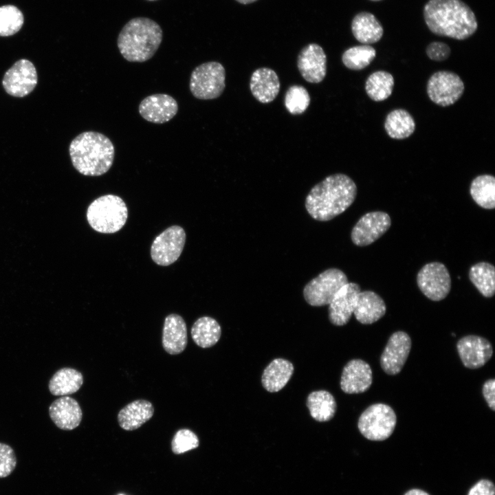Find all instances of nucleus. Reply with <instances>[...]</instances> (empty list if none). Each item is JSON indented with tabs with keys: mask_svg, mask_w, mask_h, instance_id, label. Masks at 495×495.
<instances>
[{
	"mask_svg": "<svg viewBox=\"0 0 495 495\" xmlns=\"http://www.w3.org/2000/svg\"><path fill=\"white\" fill-rule=\"evenodd\" d=\"M356 195L353 180L345 174L336 173L327 176L310 190L305 208L313 219L326 221L344 212Z\"/></svg>",
	"mask_w": 495,
	"mask_h": 495,
	"instance_id": "1",
	"label": "nucleus"
},
{
	"mask_svg": "<svg viewBox=\"0 0 495 495\" xmlns=\"http://www.w3.org/2000/svg\"><path fill=\"white\" fill-rule=\"evenodd\" d=\"M424 18L433 34L456 40L468 38L478 28L474 13L461 0H429Z\"/></svg>",
	"mask_w": 495,
	"mask_h": 495,
	"instance_id": "2",
	"label": "nucleus"
},
{
	"mask_svg": "<svg viewBox=\"0 0 495 495\" xmlns=\"http://www.w3.org/2000/svg\"><path fill=\"white\" fill-rule=\"evenodd\" d=\"M69 153L75 169L86 176H100L112 166L115 148L110 139L96 131H85L70 143Z\"/></svg>",
	"mask_w": 495,
	"mask_h": 495,
	"instance_id": "3",
	"label": "nucleus"
},
{
	"mask_svg": "<svg viewBox=\"0 0 495 495\" xmlns=\"http://www.w3.org/2000/svg\"><path fill=\"white\" fill-rule=\"evenodd\" d=\"M162 36V30L155 21L146 17H136L124 25L118 35L117 45L124 59L142 63L154 56Z\"/></svg>",
	"mask_w": 495,
	"mask_h": 495,
	"instance_id": "4",
	"label": "nucleus"
},
{
	"mask_svg": "<svg viewBox=\"0 0 495 495\" xmlns=\"http://www.w3.org/2000/svg\"><path fill=\"white\" fill-rule=\"evenodd\" d=\"M128 209L123 199L115 195H105L92 201L87 210V219L96 231L115 233L124 226Z\"/></svg>",
	"mask_w": 495,
	"mask_h": 495,
	"instance_id": "5",
	"label": "nucleus"
},
{
	"mask_svg": "<svg viewBox=\"0 0 495 495\" xmlns=\"http://www.w3.org/2000/svg\"><path fill=\"white\" fill-rule=\"evenodd\" d=\"M189 87L197 99L212 100L219 97L226 88L224 67L216 61L198 65L191 73Z\"/></svg>",
	"mask_w": 495,
	"mask_h": 495,
	"instance_id": "6",
	"label": "nucleus"
},
{
	"mask_svg": "<svg viewBox=\"0 0 495 495\" xmlns=\"http://www.w3.org/2000/svg\"><path fill=\"white\" fill-rule=\"evenodd\" d=\"M397 423L393 409L382 403L368 406L360 416L358 427L360 433L371 441H384L393 434Z\"/></svg>",
	"mask_w": 495,
	"mask_h": 495,
	"instance_id": "7",
	"label": "nucleus"
},
{
	"mask_svg": "<svg viewBox=\"0 0 495 495\" xmlns=\"http://www.w3.org/2000/svg\"><path fill=\"white\" fill-rule=\"evenodd\" d=\"M347 283L348 278L342 270L327 269L306 284L303 289L304 298L314 307L329 305L336 293Z\"/></svg>",
	"mask_w": 495,
	"mask_h": 495,
	"instance_id": "8",
	"label": "nucleus"
},
{
	"mask_svg": "<svg viewBox=\"0 0 495 495\" xmlns=\"http://www.w3.org/2000/svg\"><path fill=\"white\" fill-rule=\"evenodd\" d=\"M465 85L460 76L450 71H438L430 76L427 85L428 96L441 107L454 104L462 96Z\"/></svg>",
	"mask_w": 495,
	"mask_h": 495,
	"instance_id": "9",
	"label": "nucleus"
},
{
	"mask_svg": "<svg viewBox=\"0 0 495 495\" xmlns=\"http://www.w3.org/2000/svg\"><path fill=\"white\" fill-rule=\"evenodd\" d=\"M186 242V232L179 226H172L156 236L151 247V256L157 265L167 266L180 256Z\"/></svg>",
	"mask_w": 495,
	"mask_h": 495,
	"instance_id": "10",
	"label": "nucleus"
},
{
	"mask_svg": "<svg viewBox=\"0 0 495 495\" xmlns=\"http://www.w3.org/2000/svg\"><path fill=\"white\" fill-rule=\"evenodd\" d=\"M417 283L421 292L430 300L444 299L451 289V278L446 267L441 263L426 264L417 274Z\"/></svg>",
	"mask_w": 495,
	"mask_h": 495,
	"instance_id": "11",
	"label": "nucleus"
},
{
	"mask_svg": "<svg viewBox=\"0 0 495 495\" xmlns=\"http://www.w3.org/2000/svg\"><path fill=\"white\" fill-rule=\"evenodd\" d=\"M38 82V75L34 64L27 59H20L8 69L3 78L2 85L9 95L22 98L30 94Z\"/></svg>",
	"mask_w": 495,
	"mask_h": 495,
	"instance_id": "12",
	"label": "nucleus"
},
{
	"mask_svg": "<svg viewBox=\"0 0 495 495\" xmlns=\"http://www.w3.org/2000/svg\"><path fill=\"white\" fill-rule=\"evenodd\" d=\"M390 225L391 219L386 212L375 211L366 213L352 229V242L358 246L368 245L380 238Z\"/></svg>",
	"mask_w": 495,
	"mask_h": 495,
	"instance_id": "13",
	"label": "nucleus"
},
{
	"mask_svg": "<svg viewBox=\"0 0 495 495\" xmlns=\"http://www.w3.org/2000/svg\"><path fill=\"white\" fill-rule=\"evenodd\" d=\"M411 339L402 331L393 333L380 357V366L388 375L398 374L405 364L411 349Z\"/></svg>",
	"mask_w": 495,
	"mask_h": 495,
	"instance_id": "14",
	"label": "nucleus"
},
{
	"mask_svg": "<svg viewBox=\"0 0 495 495\" xmlns=\"http://www.w3.org/2000/svg\"><path fill=\"white\" fill-rule=\"evenodd\" d=\"M456 349L463 364L471 369H476L484 366L493 354V348L490 342L475 335L461 338L456 344Z\"/></svg>",
	"mask_w": 495,
	"mask_h": 495,
	"instance_id": "15",
	"label": "nucleus"
},
{
	"mask_svg": "<svg viewBox=\"0 0 495 495\" xmlns=\"http://www.w3.org/2000/svg\"><path fill=\"white\" fill-rule=\"evenodd\" d=\"M297 67L302 77L308 82L319 83L327 74V56L319 45L310 43L300 52Z\"/></svg>",
	"mask_w": 495,
	"mask_h": 495,
	"instance_id": "16",
	"label": "nucleus"
},
{
	"mask_svg": "<svg viewBox=\"0 0 495 495\" xmlns=\"http://www.w3.org/2000/svg\"><path fill=\"white\" fill-rule=\"evenodd\" d=\"M140 116L155 124L170 121L178 111L175 99L166 94H156L144 98L138 107Z\"/></svg>",
	"mask_w": 495,
	"mask_h": 495,
	"instance_id": "17",
	"label": "nucleus"
},
{
	"mask_svg": "<svg viewBox=\"0 0 495 495\" xmlns=\"http://www.w3.org/2000/svg\"><path fill=\"white\" fill-rule=\"evenodd\" d=\"M373 373L370 365L360 359H353L343 368L340 388L347 394L366 391L371 386Z\"/></svg>",
	"mask_w": 495,
	"mask_h": 495,
	"instance_id": "18",
	"label": "nucleus"
},
{
	"mask_svg": "<svg viewBox=\"0 0 495 495\" xmlns=\"http://www.w3.org/2000/svg\"><path fill=\"white\" fill-rule=\"evenodd\" d=\"M360 292L358 284L347 283L336 293L329 305V319L333 324L343 326L349 321Z\"/></svg>",
	"mask_w": 495,
	"mask_h": 495,
	"instance_id": "19",
	"label": "nucleus"
},
{
	"mask_svg": "<svg viewBox=\"0 0 495 495\" xmlns=\"http://www.w3.org/2000/svg\"><path fill=\"white\" fill-rule=\"evenodd\" d=\"M49 415L55 425L63 430H72L77 428L82 418L78 402L68 396L55 399L49 407Z\"/></svg>",
	"mask_w": 495,
	"mask_h": 495,
	"instance_id": "20",
	"label": "nucleus"
},
{
	"mask_svg": "<svg viewBox=\"0 0 495 495\" xmlns=\"http://www.w3.org/2000/svg\"><path fill=\"white\" fill-rule=\"evenodd\" d=\"M280 80L277 74L268 67L254 70L250 80V89L253 96L260 102H272L280 91Z\"/></svg>",
	"mask_w": 495,
	"mask_h": 495,
	"instance_id": "21",
	"label": "nucleus"
},
{
	"mask_svg": "<svg viewBox=\"0 0 495 495\" xmlns=\"http://www.w3.org/2000/svg\"><path fill=\"white\" fill-rule=\"evenodd\" d=\"M187 329L183 318L176 314L167 316L162 331V346L170 355L179 354L187 345Z\"/></svg>",
	"mask_w": 495,
	"mask_h": 495,
	"instance_id": "22",
	"label": "nucleus"
},
{
	"mask_svg": "<svg viewBox=\"0 0 495 495\" xmlns=\"http://www.w3.org/2000/svg\"><path fill=\"white\" fill-rule=\"evenodd\" d=\"M386 311L384 300L373 291L360 292L353 314L362 324H370L379 320Z\"/></svg>",
	"mask_w": 495,
	"mask_h": 495,
	"instance_id": "23",
	"label": "nucleus"
},
{
	"mask_svg": "<svg viewBox=\"0 0 495 495\" xmlns=\"http://www.w3.org/2000/svg\"><path fill=\"white\" fill-rule=\"evenodd\" d=\"M153 404L144 399L135 400L123 408L118 415L120 426L125 430H134L141 427L153 415Z\"/></svg>",
	"mask_w": 495,
	"mask_h": 495,
	"instance_id": "24",
	"label": "nucleus"
},
{
	"mask_svg": "<svg viewBox=\"0 0 495 495\" xmlns=\"http://www.w3.org/2000/svg\"><path fill=\"white\" fill-rule=\"evenodd\" d=\"M351 31L355 39L364 45L378 42L384 33L381 23L375 15L368 12H361L354 16Z\"/></svg>",
	"mask_w": 495,
	"mask_h": 495,
	"instance_id": "25",
	"label": "nucleus"
},
{
	"mask_svg": "<svg viewBox=\"0 0 495 495\" xmlns=\"http://www.w3.org/2000/svg\"><path fill=\"white\" fill-rule=\"evenodd\" d=\"M293 373L294 366L292 362L283 358L274 359L263 373L262 385L268 392H278L287 384Z\"/></svg>",
	"mask_w": 495,
	"mask_h": 495,
	"instance_id": "26",
	"label": "nucleus"
},
{
	"mask_svg": "<svg viewBox=\"0 0 495 495\" xmlns=\"http://www.w3.org/2000/svg\"><path fill=\"white\" fill-rule=\"evenodd\" d=\"M83 384L82 374L73 368L58 370L49 381V390L55 396H66L77 392Z\"/></svg>",
	"mask_w": 495,
	"mask_h": 495,
	"instance_id": "27",
	"label": "nucleus"
},
{
	"mask_svg": "<svg viewBox=\"0 0 495 495\" xmlns=\"http://www.w3.org/2000/svg\"><path fill=\"white\" fill-rule=\"evenodd\" d=\"M415 126L414 118L404 109H396L390 111L384 121L386 133L395 140H404L410 137L414 133Z\"/></svg>",
	"mask_w": 495,
	"mask_h": 495,
	"instance_id": "28",
	"label": "nucleus"
},
{
	"mask_svg": "<svg viewBox=\"0 0 495 495\" xmlns=\"http://www.w3.org/2000/svg\"><path fill=\"white\" fill-rule=\"evenodd\" d=\"M307 406L312 418L320 422L331 420L337 406L333 396L324 390L311 392L307 397Z\"/></svg>",
	"mask_w": 495,
	"mask_h": 495,
	"instance_id": "29",
	"label": "nucleus"
},
{
	"mask_svg": "<svg viewBox=\"0 0 495 495\" xmlns=\"http://www.w3.org/2000/svg\"><path fill=\"white\" fill-rule=\"evenodd\" d=\"M221 330L218 322L209 316L198 318L191 328V336L195 344L201 348L214 345L221 337Z\"/></svg>",
	"mask_w": 495,
	"mask_h": 495,
	"instance_id": "30",
	"label": "nucleus"
},
{
	"mask_svg": "<svg viewBox=\"0 0 495 495\" xmlns=\"http://www.w3.org/2000/svg\"><path fill=\"white\" fill-rule=\"evenodd\" d=\"M395 85L393 75L386 71H376L371 74L365 82L367 96L375 102L386 100L392 94Z\"/></svg>",
	"mask_w": 495,
	"mask_h": 495,
	"instance_id": "31",
	"label": "nucleus"
},
{
	"mask_svg": "<svg viewBox=\"0 0 495 495\" xmlns=\"http://www.w3.org/2000/svg\"><path fill=\"white\" fill-rule=\"evenodd\" d=\"M470 193L481 207L494 209L495 207V178L492 175H481L471 182Z\"/></svg>",
	"mask_w": 495,
	"mask_h": 495,
	"instance_id": "32",
	"label": "nucleus"
},
{
	"mask_svg": "<svg viewBox=\"0 0 495 495\" xmlns=\"http://www.w3.org/2000/svg\"><path fill=\"white\" fill-rule=\"evenodd\" d=\"M469 278L478 292L486 298H491L495 292V269L493 265L480 262L472 265Z\"/></svg>",
	"mask_w": 495,
	"mask_h": 495,
	"instance_id": "33",
	"label": "nucleus"
},
{
	"mask_svg": "<svg viewBox=\"0 0 495 495\" xmlns=\"http://www.w3.org/2000/svg\"><path fill=\"white\" fill-rule=\"evenodd\" d=\"M376 56V50L369 45L351 47L342 56L344 66L351 70H362L368 66Z\"/></svg>",
	"mask_w": 495,
	"mask_h": 495,
	"instance_id": "34",
	"label": "nucleus"
},
{
	"mask_svg": "<svg viewBox=\"0 0 495 495\" xmlns=\"http://www.w3.org/2000/svg\"><path fill=\"white\" fill-rule=\"evenodd\" d=\"M22 12L16 6L0 7V36H10L17 33L23 25Z\"/></svg>",
	"mask_w": 495,
	"mask_h": 495,
	"instance_id": "35",
	"label": "nucleus"
},
{
	"mask_svg": "<svg viewBox=\"0 0 495 495\" xmlns=\"http://www.w3.org/2000/svg\"><path fill=\"white\" fill-rule=\"evenodd\" d=\"M310 96L308 91L302 85L290 86L285 95L284 104L287 111L292 115L304 113L310 104Z\"/></svg>",
	"mask_w": 495,
	"mask_h": 495,
	"instance_id": "36",
	"label": "nucleus"
},
{
	"mask_svg": "<svg viewBox=\"0 0 495 495\" xmlns=\"http://www.w3.org/2000/svg\"><path fill=\"white\" fill-rule=\"evenodd\" d=\"M199 441L197 436L187 428L180 429L175 434L171 448L173 453L180 454L189 450L197 448Z\"/></svg>",
	"mask_w": 495,
	"mask_h": 495,
	"instance_id": "37",
	"label": "nucleus"
},
{
	"mask_svg": "<svg viewBox=\"0 0 495 495\" xmlns=\"http://www.w3.org/2000/svg\"><path fill=\"white\" fill-rule=\"evenodd\" d=\"M16 465L14 450L8 444L0 443V478L10 475Z\"/></svg>",
	"mask_w": 495,
	"mask_h": 495,
	"instance_id": "38",
	"label": "nucleus"
},
{
	"mask_svg": "<svg viewBox=\"0 0 495 495\" xmlns=\"http://www.w3.org/2000/svg\"><path fill=\"white\" fill-rule=\"evenodd\" d=\"M426 52L432 60L443 61L450 56L451 49L443 42L434 41L428 45Z\"/></svg>",
	"mask_w": 495,
	"mask_h": 495,
	"instance_id": "39",
	"label": "nucleus"
},
{
	"mask_svg": "<svg viewBox=\"0 0 495 495\" xmlns=\"http://www.w3.org/2000/svg\"><path fill=\"white\" fill-rule=\"evenodd\" d=\"M468 495H495L494 485L488 479H481L470 489Z\"/></svg>",
	"mask_w": 495,
	"mask_h": 495,
	"instance_id": "40",
	"label": "nucleus"
},
{
	"mask_svg": "<svg viewBox=\"0 0 495 495\" xmlns=\"http://www.w3.org/2000/svg\"><path fill=\"white\" fill-rule=\"evenodd\" d=\"M482 393L490 408L495 410V380L490 379L485 382L482 387Z\"/></svg>",
	"mask_w": 495,
	"mask_h": 495,
	"instance_id": "41",
	"label": "nucleus"
},
{
	"mask_svg": "<svg viewBox=\"0 0 495 495\" xmlns=\"http://www.w3.org/2000/svg\"><path fill=\"white\" fill-rule=\"evenodd\" d=\"M404 495H430L426 492L420 489H411L406 492Z\"/></svg>",
	"mask_w": 495,
	"mask_h": 495,
	"instance_id": "42",
	"label": "nucleus"
},
{
	"mask_svg": "<svg viewBox=\"0 0 495 495\" xmlns=\"http://www.w3.org/2000/svg\"><path fill=\"white\" fill-rule=\"evenodd\" d=\"M243 4H248L256 1V0H236Z\"/></svg>",
	"mask_w": 495,
	"mask_h": 495,
	"instance_id": "43",
	"label": "nucleus"
},
{
	"mask_svg": "<svg viewBox=\"0 0 495 495\" xmlns=\"http://www.w3.org/2000/svg\"><path fill=\"white\" fill-rule=\"evenodd\" d=\"M371 1H381V0H371Z\"/></svg>",
	"mask_w": 495,
	"mask_h": 495,
	"instance_id": "44",
	"label": "nucleus"
},
{
	"mask_svg": "<svg viewBox=\"0 0 495 495\" xmlns=\"http://www.w3.org/2000/svg\"><path fill=\"white\" fill-rule=\"evenodd\" d=\"M148 1H156V0H148Z\"/></svg>",
	"mask_w": 495,
	"mask_h": 495,
	"instance_id": "45",
	"label": "nucleus"
},
{
	"mask_svg": "<svg viewBox=\"0 0 495 495\" xmlns=\"http://www.w3.org/2000/svg\"><path fill=\"white\" fill-rule=\"evenodd\" d=\"M118 495H124V494H118Z\"/></svg>",
	"mask_w": 495,
	"mask_h": 495,
	"instance_id": "46",
	"label": "nucleus"
}]
</instances>
